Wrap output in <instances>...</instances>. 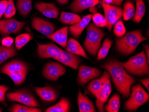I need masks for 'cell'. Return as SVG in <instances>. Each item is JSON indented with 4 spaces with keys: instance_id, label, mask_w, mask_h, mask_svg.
Wrapping results in <instances>:
<instances>
[{
    "instance_id": "cell-33",
    "label": "cell",
    "mask_w": 149,
    "mask_h": 112,
    "mask_svg": "<svg viewBox=\"0 0 149 112\" xmlns=\"http://www.w3.org/2000/svg\"><path fill=\"white\" fill-rule=\"evenodd\" d=\"M11 112H41L42 110L36 107L26 106L21 104H14L8 109Z\"/></svg>"
},
{
    "instance_id": "cell-28",
    "label": "cell",
    "mask_w": 149,
    "mask_h": 112,
    "mask_svg": "<svg viewBox=\"0 0 149 112\" xmlns=\"http://www.w3.org/2000/svg\"><path fill=\"white\" fill-rule=\"evenodd\" d=\"M120 108V97L119 95L115 94L108 102L105 106V110L108 112H118Z\"/></svg>"
},
{
    "instance_id": "cell-23",
    "label": "cell",
    "mask_w": 149,
    "mask_h": 112,
    "mask_svg": "<svg viewBox=\"0 0 149 112\" xmlns=\"http://www.w3.org/2000/svg\"><path fill=\"white\" fill-rule=\"evenodd\" d=\"M17 55L15 44L10 47L0 45V65L9 58L15 56Z\"/></svg>"
},
{
    "instance_id": "cell-43",
    "label": "cell",
    "mask_w": 149,
    "mask_h": 112,
    "mask_svg": "<svg viewBox=\"0 0 149 112\" xmlns=\"http://www.w3.org/2000/svg\"><path fill=\"white\" fill-rule=\"evenodd\" d=\"M145 50L146 52V55L147 56V61L148 63H149V45H146L144 46Z\"/></svg>"
},
{
    "instance_id": "cell-48",
    "label": "cell",
    "mask_w": 149,
    "mask_h": 112,
    "mask_svg": "<svg viewBox=\"0 0 149 112\" xmlns=\"http://www.w3.org/2000/svg\"><path fill=\"white\" fill-rule=\"evenodd\" d=\"M0 40H1V38H0Z\"/></svg>"
},
{
    "instance_id": "cell-10",
    "label": "cell",
    "mask_w": 149,
    "mask_h": 112,
    "mask_svg": "<svg viewBox=\"0 0 149 112\" xmlns=\"http://www.w3.org/2000/svg\"><path fill=\"white\" fill-rule=\"evenodd\" d=\"M66 73V69L63 66L57 62H49L45 65L42 74L47 80L56 81Z\"/></svg>"
},
{
    "instance_id": "cell-6",
    "label": "cell",
    "mask_w": 149,
    "mask_h": 112,
    "mask_svg": "<svg viewBox=\"0 0 149 112\" xmlns=\"http://www.w3.org/2000/svg\"><path fill=\"white\" fill-rule=\"evenodd\" d=\"M102 80V86L97 98L96 105L99 112H104V105L107 102L112 92L110 77L109 73L105 71L101 77Z\"/></svg>"
},
{
    "instance_id": "cell-31",
    "label": "cell",
    "mask_w": 149,
    "mask_h": 112,
    "mask_svg": "<svg viewBox=\"0 0 149 112\" xmlns=\"http://www.w3.org/2000/svg\"><path fill=\"white\" fill-rule=\"evenodd\" d=\"M102 84V80L101 77L100 79H95L91 81L88 85L87 88L92 94L97 98Z\"/></svg>"
},
{
    "instance_id": "cell-20",
    "label": "cell",
    "mask_w": 149,
    "mask_h": 112,
    "mask_svg": "<svg viewBox=\"0 0 149 112\" xmlns=\"http://www.w3.org/2000/svg\"><path fill=\"white\" fill-rule=\"evenodd\" d=\"M34 90L36 94L43 101L54 102L56 101L58 98L56 92L51 87H34Z\"/></svg>"
},
{
    "instance_id": "cell-38",
    "label": "cell",
    "mask_w": 149,
    "mask_h": 112,
    "mask_svg": "<svg viewBox=\"0 0 149 112\" xmlns=\"http://www.w3.org/2000/svg\"><path fill=\"white\" fill-rule=\"evenodd\" d=\"M9 90V88L4 85L0 88V102L2 103H5V94L6 92Z\"/></svg>"
},
{
    "instance_id": "cell-9",
    "label": "cell",
    "mask_w": 149,
    "mask_h": 112,
    "mask_svg": "<svg viewBox=\"0 0 149 112\" xmlns=\"http://www.w3.org/2000/svg\"><path fill=\"white\" fill-rule=\"evenodd\" d=\"M6 97L9 101L17 102L31 107H37L39 104L36 100L31 93L25 91H17L9 93Z\"/></svg>"
},
{
    "instance_id": "cell-12",
    "label": "cell",
    "mask_w": 149,
    "mask_h": 112,
    "mask_svg": "<svg viewBox=\"0 0 149 112\" xmlns=\"http://www.w3.org/2000/svg\"><path fill=\"white\" fill-rule=\"evenodd\" d=\"M31 25L33 29L47 37L52 34L56 30L55 25L53 23L40 17H33Z\"/></svg>"
},
{
    "instance_id": "cell-22",
    "label": "cell",
    "mask_w": 149,
    "mask_h": 112,
    "mask_svg": "<svg viewBox=\"0 0 149 112\" xmlns=\"http://www.w3.org/2000/svg\"><path fill=\"white\" fill-rule=\"evenodd\" d=\"M66 51L77 56L83 57L86 59H88L85 51L80 43L73 38H70L68 41Z\"/></svg>"
},
{
    "instance_id": "cell-14",
    "label": "cell",
    "mask_w": 149,
    "mask_h": 112,
    "mask_svg": "<svg viewBox=\"0 0 149 112\" xmlns=\"http://www.w3.org/2000/svg\"><path fill=\"white\" fill-rule=\"evenodd\" d=\"M55 60L74 70H77L81 62L80 58L77 55L62 49Z\"/></svg>"
},
{
    "instance_id": "cell-24",
    "label": "cell",
    "mask_w": 149,
    "mask_h": 112,
    "mask_svg": "<svg viewBox=\"0 0 149 112\" xmlns=\"http://www.w3.org/2000/svg\"><path fill=\"white\" fill-rule=\"evenodd\" d=\"M70 109L69 101L65 98L62 97L59 102L55 105L47 109L46 112H68Z\"/></svg>"
},
{
    "instance_id": "cell-47",
    "label": "cell",
    "mask_w": 149,
    "mask_h": 112,
    "mask_svg": "<svg viewBox=\"0 0 149 112\" xmlns=\"http://www.w3.org/2000/svg\"><path fill=\"white\" fill-rule=\"evenodd\" d=\"M1 78L0 77V80H1Z\"/></svg>"
},
{
    "instance_id": "cell-35",
    "label": "cell",
    "mask_w": 149,
    "mask_h": 112,
    "mask_svg": "<svg viewBox=\"0 0 149 112\" xmlns=\"http://www.w3.org/2000/svg\"><path fill=\"white\" fill-rule=\"evenodd\" d=\"M15 6L13 2V0H8L6 11L4 14V18L5 19L11 18L15 15Z\"/></svg>"
},
{
    "instance_id": "cell-44",
    "label": "cell",
    "mask_w": 149,
    "mask_h": 112,
    "mask_svg": "<svg viewBox=\"0 0 149 112\" xmlns=\"http://www.w3.org/2000/svg\"><path fill=\"white\" fill-rule=\"evenodd\" d=\"M58 4L60 5H65L68 4L69 0H56Z\"/></svg>"
},
{
    "instance_id": "cell-40",
    "label": "cell",
    "mask_w": 149,
    "mask_h": 112,
    "mask_svg": "<svg viewBox=\"0 0 149 112\" xmlns=\"http://www.w3.org/2000/svg\"><path fill=\"white\" fill-rule=\"evenodd\" d=\"M13 42V39L12 38L6 37L2 39L1 43L3 46L10 47L11 46Z\"/></svg>"
},
{
    "instance_id": "cell-1",
    "label": "cell",
    "mask_w": 149,
    "mask_h": 112,
    "mask_svg": "<svg viewBox=\"0 0 149 112\" xmlns=\"http://www.w3.org/2000/svg\"><path fill=\"white\" fill-rule=\"evenodd\" d=\"M101 67L111 75L113 83L120 93L125 97L129 96L131 86L135 82V80L127 73L119 62L112 60Z\"/></svg>"
},
{
    "instance_id": "cell-21",
    "label": "cell",
    "mask_w": 149,
    "mask_h": 112,
    "mask_svg": "<svg viewBox=\"0 0 149 112\" xmlns=\"http://www.w3.org/2000/svg\"><path fill=\"white\" fill-rule=\"evenodd\" d=\"M77 102L79 112H96L93 102L87 96L84 95L80 90L79 91L78 94Z\"/></svg>"
},
{
    "instance_id": "cell-25",
    "label": "cell",
    "mask_w": 149,
    "mask_h": 112,
    "mask_svg": "<svg viewBox=\"0 0 149 112\" xmlns=\"http://www.w3.org/2000/svg\"><path fill=\"white\" fill-rule=\"evenodd\" d=\"M81 19L80 16L77 14L61 12L59 20L63 24L73 25L77 23Z\"/></svg>"
},
{
    "instance_id": "cell-18",
    "label": "cell",
    "mask_w": 149,
    "mask_h": 112,
    "mask_svg": "<svg viewBox=\"0 0 149 112\" xmlns=\"http://www.w3.org/2000/svg\"><path fill=\"white\" fill-rule=\"evenodd\" d=\"M28 71V67L24 63L14 60L3 65L0 70V73L7 74L15 72Z\"/></svg>"
},
{
    "instance_id": "cell-15",
    "label": "cell",
    "mask_w": 149,
    "mask_h": 112,
    "mask_svg": "<svg viewBox=\"0 0 149 112\" xmlns=\"http://www.w3.org/2000/svg\"><path fill=\"white\" fill-rule=\"evenodd\" d=\"M35 7L46 17L56 18L59 14V10L55 3L39 2L35 5Z\"/></svg>"
},
{
    "instance_id": "cell-27",
    "label": "cell",
    "mask_w": 149,
    "mask_h": 112,
    "mask_svg": "<svg viewBox=\"0 0 149 112\" xmlns=\"http://www.w3.org/2000/svg\"><path fill=\"white\" fill-rule=\"evenodd\" d=\"M136 10L133 21L135 23H139L145 14V5L144 0H136Z\"/></svg>"
},
{
    "instance_id": "cell-5",
    "label": "cell",
    "mask_w": 149,
    "mask_h": 112,
    "mask_svg": "<svg viewBox=\"0 0 149 112\" xmlns=\"http://www.w3.org/2000/svg\"><path fill=\"white\" fill-rule=\"evenodd\" d=\"M149 99V94L139 83L132 88L130 97L125 103V107L127 111H135L141 106L146 103Z\"/></svg>"
},
{
    "instance_id": "cell-45",
    "label": "cell",
    "mask_w": 149,
    "mask_h": 112,
    "mask_svg": "<svg viewBox=\"0 0 149 112\" xmlns=\"http://www.w3.org/2000/svg\"><path fill=\"white\" fill-rule=\"evenodd\" d=\"M115 1H116V2H117L118 6H119L121 5L123 0H115Z\"/></svg>"
},
{
    "instance_id": "cell-34",
    "label": "cell",
    "mask_w": 149,
    "mask_h": 112,
    "mask_svg": "<svg viewBox=\"0 0 149 112\" xmlns=\"http://www.w3.org/2000/svg\"><path fill=\"white\" fill-rule=\"evenodd\" d=\"M28 71L15 72L7 74L16 85L22 84L26 80Z\"/></svg>"
},
{
    "instance_id": "cell-7",
    "label": "cell",
    "mask_w": 149,
    "mask_h": 112,
    "mask_svg": "<svg viewBox=\"0 0 149 112\" xmlns=\"http://www.w3.org/2000/svg\"><path fill=\"white\" fill-rule=\"evenodd\" d=\"M104 13V17L107 21L108 30L111 31L113 25L123 16V9L118 6H113L100 1Z\"/></svg>"
},
{
    "instance_id": "cell-3",
    "label": "cell",
    "mask_w": 149,
    "mask_h": 112,
    "mask_svg": "<svg viewBox=\"0 0 149 112\" xmlns=\"http://www.w3.org/2000/svg\"><path fill=\"white\" fill-rule=\"evenodd\" d=\"M120 63L127 72L132 75L136 76L149 75V63L146 54L143 51L131 57L128 61Z\"/></svg>"
},
{
    "instance_id": "cell-37",
    "label": "cell",
    "mask_w": 149,
    "mask_h": 112,
    "mask_svg": "<svg viewBox=\"0 0 149 112\" xmlns=\"http://www.w3.org/2000/svg\"><path fill=\"white\" fill-rule=\"evenodd\" d=\"M126 29L123 22H117L113 29V34L117 37L121 38L125 35Z\"/></svg>"
},
{
    "instance_id": "cell-2",
    "label": "cell",
    "mask_w": 149,
    "mask_h": 112,
    "mask_svg": "<svg viewBox=\"0 0 149 112\" xmlns=\"http://www.w3.org/2000/svg\"><path fill=\"white\" fill-rule=\"evenodd\" d=\"M147 40L141 34L140 30H135L127 33L116 41L117 51L121 54L129 55L134 51L141 42Z\"/></svg>"
},
{
    "instance_id": "cell-13",
    "label": "cell",
    "mask_w": 149,
    "mask_h": 112,
    "mask_svg": "<svg viewBox=\"0 0 149 112\" xmlns=\"http://www.w3.org/2000/svg\"><path fill=\"white\" fill-rule=\"evenodd\" d=\"M37 52L40 58H52L58 56L61 49L54 43L42 44L37 42Z\"/></svg>"
},
{
    "instance_id": "cell-36",
    "label": "cell",
    "mask_w": 149,
    "mask_h": 112,
    "mask_svg": "<svg viewBox=\"0 0 149 112\" xmlns=\"http://www.w3.org/2000/svg\"><path fill=\"white\" fill-rule=\"evenodd\" d=\"M92 18L95 25L97 27H104L107 26L106 19L101 14L96 13L93 15Z\"/></svg>"
},
{
    "instance_id": "cell-11",
    "label": "cell",
    "mask_w": 149,
    "mask_h": 112,
    "mask_svg": "<svg viewBox=\"0 0 149 112\" xmlns=\"http://www.w3.org/2000/svg\"><path fill=\"white\" fill-rule=\"evenodd\" d=\"M100 75L101 72L98 68L80 65L79 67L78 83L84 85L93 79L100 77Z\"/></svg>"
},
{
    "instance_id": "cell-19",
    "label": "cell",
    "mask_w": 149,
    "mask_h": 112,
    "mask_svg": "<svg viewBox=\"0 0 149 112\" xmlns=\"http://www.w3.org/2000/svg\"><path fill=\"white\" fill-rule=\"evenodd\" d=\"M69 28L68 26H64L50 35L47 36V38L55 42L63 48H66L68 43V36Z\"/></svg>"
},
{
    "instance_id": "cell-32",
    "label": "cell",
    "mask_w": 149,
    "mask_h": 112,
    "mask_svg": "<svg viewBox=\"0 0 149 112\" xmlns=\"http://www.w3.org/2000/svg\"><path fill=\"white\" fill-rule=\"evenodd\" d=\"M113 43V41L109 38H106L104 39L102 45L99 50L97 58V60H102L106 57Z\"/></svg>"
},
{
    "instance_id": "cell-29",
    "label": "cell",
    "mask_w": 149,
    "mask_h": 112,
    "mask_svg": "<svg viewBox=\"0 0 149 112\" xmlns=\"http://www.w3.org/2000/svg\"><path fill=\"white\" fill-rule=\"evenodd\" d=\"M135 13L134 3L131 1H128L124 3L123 5V16L124 19L128 21L134 17Z\"/></svg>"
},
{
    "instance_id": "cell-46",
    "label": "cell",
    "mask_w": 149,
    "mask_h": 112,
    "mask_svg": "<svg viewBox=\"0 0 149 112\" xmlns=\"http://www.w3.org/2000/svg\"><path fill=\"white\" fill-rule=\"evenodd\" d=\"M2 86V85H0V88Z\"/></svg>"
},
{
    "instance_id": "cell-49",
    "label": "cell",
    "mask_w": 149,
    "mask_h": 112,
    "mask_svg": "<svg viewBox=\"0 0 149 112\" xmlns=\"http://www.w3.org/2000/svg\"></svg>"
},
{
    "instance_id": "cell-8",
    "label": "cell",
    "mask_w": 149,
    "mask_h": 112,
    "mask_svg": "<svg viewBox=\"0 0 149 112\" xmlns=\"http://www.w3.org/2000/svg\"><path fill=\"white\" fill-rule=\"evenodd\" d=\"M26 23L20 22L13 18L4 19L0 20V34L6 37L10 34H17L23 29Z\"/></svg>"
},
{
    "instance_id": "cell-42",
    "label": "cell",
    "mask_w": 149,
    "mask_h": 112,
    "mask_svg": "<svg viewBox=\"0 0 149 112\" xmlns=\"http://www.w3.org/2000/svg\"><path fill=\"white\" fill-rule=\"evenodd\" d=\"M89 10L92 13V15H94L97 12V9L96 6H93L89 8Z\"/></svg>"
},
{
    "instance_id": "cell-16",
    "label": "cell",
    "mask_w": 149,
    "mask_h": 112,
    "mask_svg": "<svg viewBox=\"0 0 149 112\" xmlns=\"http://www.w3.org/2000/svg\"><path fill=\"white\" fill-rule=\"evenodd\" d=\"M99 3V0H74L69 5V9L73 12L79 14Z\"/></svg>"
},
{
    "instance_id": "cell-17",
    "label": "cell",
    "mask_w": 149,
    "mask_h": 112,
    "mask_svg": "<svg viewBox=\"0 0 149 112\" xmlns=\"http://www.w3.org/2000/svg\"><path fill=\"white\" fill-rule=\"evenodd\" d=\"M93 16L92 14L85 16L77 23L70 26L69 30L71 35L75 38H79L84 30L90 23Z\"/></svg>"
},
{
    "instance_id": "cell-41",
    "label": "cell",
    "mask_w": 149,
    "mask_h": 112,
    "mask_svg": "<svg viewBox=\"0 0 149 112\" xmlns=\"http://www.w3.org/2000/svg\"><path fill=\"white\" fill-rule=\"evenodd\" d=\"M141 83H143L146 88L147 89V91H149V79L148 78H147L143 79L140 80Z\"/></svg>"
},
{
    "instance_id": "cell-26",
    "label": "cell",
    "mask_w": 149,
    "mask_h": 112,
    "mask_svg": "<svg viewBox=\"0 0 149 112\" xmlns=\"http://www.w3.org/2000/svg\"><path fill=\"white\" fill-rule=\"evenodd\" d=\"M16 6L20 15L25 17L32 9V0H17Z\"/></svg>"
},
{
    "instance_id": "cell-39",
    "label": "cell",
    "mask_w": 149,
    "mask_h": 112,
    "mask_svg": "<svg viewBox=\"0 0 149 112\" xmlns=\"http://www.w3.org/2000/svg\"><path fill=\"white\" fill-rule=\"evenodd\" d=\"M8 0H1L0 1V19L5 14Z\"/></svg>"
},
{
    "instance_id": "cell-30",
    "label": "cell",
    "mask_w": 149,
    "mask_h": 112,
    "mask_svg": "<svg viewBox=\"0 0 149 112\" xmlns=\"http://www.w3.org/2000/svg\"><path fill=\"white\" fill-rule=\"evenodd\" d=\"M33 39V36L29 33H23L17 36L15 40V47L17 50H21L27 43Z\"/></svg>"
},
{
    "instance_id": "cell-4",
    "label": "cell",
    "mask_w": 149,
    "mask_h": 112,
    "mask_svg": "<svg viewBox=\"0 0 149 112\" xmlns=\"http://www.w3.org/2000/svg\"><path fill=\"white\" fill-rule=\"evenodd\" d=\"M105 35L104 32L93 23H90L88 26L84 46L89 54L93 56L97 55L101 46L102 39Z\"/></svg>"
}]
</instances>
